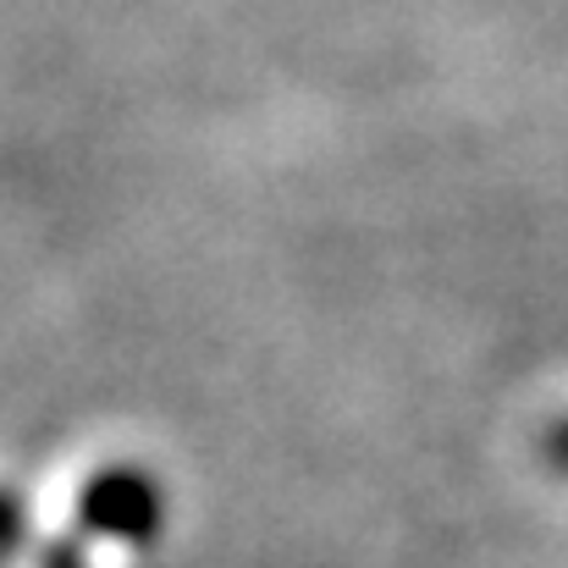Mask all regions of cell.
I'll return each instance as SVG.
<instances>
[{
    "label": "cell",
    "instance_id": "obj_2",
    "mask_svg": "<svg viewBox=\"0 0 568 568\" xmlns=\"http://www.w3.org/2000/svg\"><path fill=\"white\" fill-rule=\"evenodd\" d=\"M547 464H552V469H568V419H558V425L547 430Z\"/></svg>",
    "mask_w": 568,
    "mask_h": 568
},
{
    "label": "cell",
    "instance_id": "obj_1",
    "mask_svg": "<svg viewBox=\"0 0 568 568\" xmlns=\"http://www.w3.org/2000/svg\"><path fill=\"white\" fill-rule=\"evenodd\" d=\"M78 514H83V525H89L94 536H111V541H150V536L161 530V519H166L161 486H155L144 469H133V464L100 469V475L83 486Z\"/></svg>",
    "mask_w": 568,
    "mask_h": 568
}]
</instances>
